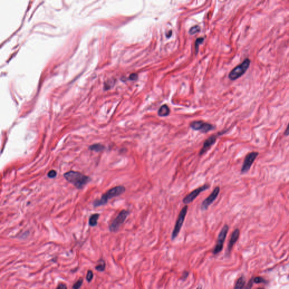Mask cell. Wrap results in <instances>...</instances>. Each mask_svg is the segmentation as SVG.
<instances>
[{"label":"cell","mask_w":289,"mask_h":289,"mask_svg":"<svg viewBox=\"0 0 289 289\" xmlns=\"http://www.w3.org/2000/svg\"><path fill=\"white\" fill-rule=\"evenodd\" d=\"M263 289V288H259V289Z\"/></svg>","instance_id":"obj_31"},{"label":"cell","mask_w":289,"mask_h":289,"mask_svg":"<svg viewBox=\"0 0 289 289\" xmlns=\"http://www.w3.org/2000/svg\"><path fill=\"white\" fill-rule=\"evenodd\" d=\"M209 188H210L209 184H205L201 187H199L198 188L192 191L190 193H189L188 195H186L185 198L183 199L182 200L183 203L185 205H188L189 203H191L198 197V195L200 194V193L208 189Z\"/></svg>","instance_id":"obj_8"},{"label":"cell","mask_w":289,"mask_h":289,"mask_svg":"<svg viewBox=\"0 0 289 289\" xmlns=\"http://www.w3.org/2000/svg\"><path fill=\"white\" fill-rule=\"evenodd\" d=\"M188 275L189 273L188 272H184V273H183V275H182V276H182V277H183L184 279H186V278L188 277Z\"/></svg>","instance_id":"obj_28"},{"label":"cell","mask_w":289,"mask_h":289,"mask_svg":"<svg viewBox=\"0 0 289 289\" xmlns=\"http://www.w3.org/2000/svg\"><path fill=\"white\" fill-rule=\"evenodd\" d=\"M240 230L238 229H235L233 231V232L232 233V234L231 235V239L229 240L228 246H227V251H228L229 253L231 252V250H232V248L234 245V244L236 243V242L238 240L239 237H240Z\"/></svg>","instance_id":"obj_12"},{"label":"cell","mask_w":289,"mask_h":289,"mask_svg":"<svg viewBox=\"0 0 289 289\" xmlns=\"http://www.w3.org/2000/svg\"><path fill=\"white\" fill-rule=\"evenodd\" d=\"M56 176H57V172L54 170L50 171L48 172V176L49 177V178H51V179L54 178Z\"/></svg>","instance_id":"obj_23"},{"label":"cell","mask_w":289,"mask_h":289,"mask_svg":"<svg viewBox=\"0 0 289 289\" xmlns=\"http://www.w3.org/2000/svg\"><path fill=\"white\" fill-rule=\"evenodd\" d=\"M203 40H204V39L202 38V37H201V38H198V39L196 40V42H195V49H196V51H198V46L201 44L202 42H203Z\"/></svg>","instance_id":"obj_20"},{"label":"cell","mask_w":289,"mask_h":289,"mask_svg":"<svg viewBox=\"0 0 289 289\" xmlns=\"http://www.w3.org/2000/svg\"><path fill=\"white\" fill-rule=\"evenodd\" d=\"M137 78H138V75L137 74H132L130 76V79L131 80H136Z\"/></svg>","instance_id":"obj_25"},{"label":"cell","mask_w":289,"mask_h":289,"mask_svg":"<svg viewBox=\"0 0 289 289\" xmlns=\"http://www.w3.org/2000/svg\"><path fill=\"white\" fill-rule=\"evenodd\" d=\"M89 149L91 151H94L96 152H100L104 149V146L101 143H96L89 146Z\"/></svg>","instance_id":"obj_15"},{"label":"cell","mask_w":289,"mask_h":289,"mask_svg":"<svg viewBox=\"0 0 289 289\" xmlns=\"http://www.w3.org/2000/svg\"><path fill=\"white\" fill-rule=\"evenodd\" d=\"M217 140V136L216 135H213L210 137L207 140H206L203 144V146L202 147L201 150H200L199 152V155H202L204 154L207 152L208 150L210 149L215 143L216 142Z\"/></svg>","instance_id":"obj_11"},{"label":"cell","mask_w":289,"mask_h":289,"mask_svg":"<svg viewBox=\"0 0 289 289\" xmlns=\"http://www.w3.org/2000/svg\"><path fill=\"white\" fill-rule=\"evenodd\" d=\"M96 269L98 271H100V272L104 271V269H105V262H104V261L103 260H100L98 264L96 266Z\"/></svg>","instance_id":"obj_17"},{"label":"cell","mask_w":289,"mask_h":289,"mask_svg":"<svg viewBox=\"0 0 289 289\" xmlns=\"http://www.w3.org/2000/svg\"><path fill=\"white\" fill-rule=\"evenodd\" d=\"M188 206H185L181 209V210L180 214H179L177 220L176 222V224L174 229H173V231L172 232V240H174L179 235L180 230H181V229L182 227L183 223H184V220H185V217H186V215L187 212H188Z\"/></svg>","instance_id":"obj_4"},{"label":"cell","mask_w":289,"mask_h":289,"mask_svg":"<svg viewBox=\"0 0 289 289\" xmlns=\"http://www.w3.org/2000/svg\"><path fill=\"white\" fill-rule=\"evenodd\" d=\"M93 272L91 270H89L87 273V279L88 281V282H90L91 281V279L93 278Z\"/></svg>","instance_id":"obj_22"},{"label":"cell","mask_w":289,"mask_h":289,"mask_svg":"<svg viewBox=\"0 0 289 289\" xmlns=\"http://www.w3.org/2000/svg\"><path fill=\"white\" fill-rule=\"evenodd\" d=\"M196 289H202V287L201 286H199Z\"/></svg>","instance_id":"obj_30"},{"label":"cell","mask_w":289,"mask_h":289,"mask_svg":"<svg viewBox=\"0 0 289 289\" xmlns=\"http://www.w3.org/2000/svg\"><path fill=\"white\" fill-rule=\"evenodd\" d=\"M244 284H245V278L244 276H241L237 280L234 289H243Z\"/></svg>","instance_id":"obj_14"},{"label":"cell","mask_w":289,"mask_h":289,"mask_svg":"<svg viewBox=\"0 0 289 289\" xmlns=\"http://www.w3.org/2000/svg\"><path fill=\"white\" fill-rule=\"evenodd\" d=\"M171 35H172V31H169L168 34H167V33H166V36H167V37L168 38V37H170Z\"/></svg>","instance_id":"obj_29"},{"label":"cell","mask_w":289,"mask_h":289,"mask_svg":"<svg viewBox=\"0 0 289 289\" xmlns=\"http://www.w3.org/2000/svg\"><path fill=\"white\" fill-rule=\"evenodd\" d=\"M200 30H201V29H200L199 27L198 26H195L193 27L190 29L189 33L190 35H194L195 33L199 32Z\"/></svg>","instance_id":"obj_18"},{"label":"cell","mask_w":289,"mask_h":289,"mask_svg":"<svg viewBox=\"0 0 289 289\" xmlns=\"http://www.w3.org/2000/svg\"><path fill=\"white\" fill-rule=\"evenodd\" d=\"M64 177L67 181L71 182L78 189L83 188L90 181V178L87 176L75 171L66 172Z\"/></svg>","instance_id":"obj_1"},{"label":"cell","mask_w":289,"mask_h":289,"mask_svg":"<svg viewBox=\"0 0 289 289\" xmlns=\"http://www.w3.org/2000/svg\"><path fill=\"white\" fill-rule=\"evenodd\" d=\"M228 231H229V227L227 225H225L218 236L216 244L212 251L213 254L216 255L218 253H220L223 250L224 242L227 236Z\"/></svg>","instance_id":"obj_5"},{"label":"cell","mask_w":289,"mask_h":289,"mask_svg":"<svg viewBox=\"0 0 289 289\" xmlns=\"http://www.w3.org/2000/svg\"><path fill=\"white\" fill-rule=\"evenodd\" d=\"M285 135L286 136H289V124H288V125H287V127L286 128V130H285Z\"/></svg>","instance_id":"obj_27"},{"label":"cell","mask_w":289,"mask_h":289,"mask_svg":"<svg viewBox=\"0 0 289 289\" xmlns=\"http://www.w3.org/2000/svg\"><path fill=\"white\" fill-rule=\"evenodd\" d=\"M125 191V188L123 186H117L111 189L105 194L102 195L100 199L95 201L93 203L94 207H98L106 204L108 201L111 198L116 197L122 194Z\"/></svg>","instance_id":"obj_2"},{"label":"cell","mask_w":289,"mask_h":289,"mask_svg":"<svg viewBox=\"0 0 289 289\" xmlns=\"http://www.w3.org/2000/svg\"><path fill=\"white\" fill-rule=\"evenodd\" d=\"M169 113H170V110H169V107L166 104H164L160 107L158 114L160 117H164L168 116L169 114Z\"/></svg>","instance_id":"obj_13"},{"label":"cell","mask_w":289,"mask_h":289,"mask_svg":"<svg viewBox=\"0 0 289 289\" xmlns=\"http://www.w3.org/2000/svg\"><path fill=\"white\" fill-rule=\"evenodd\" d=\"M220 187L217 186L213 190L211 194L208 196V197L206 198L203 201L201 205V209L202 210H206L208 207L216 200L218 197V195L220 193Z\"/></svg>","instance_id":"obj_10"},{"label":"cell","mask_w":289,"mask_h":289,"mask_svg":"<svg viewBox=\"0 0 289 289\" xmlns=\"http://www.w3.org/2000/svg\"><path fill=\"white\" fill-rule=\"evenodd\" d=\"M129 214L130 212L127 210H124L121 211L110 225L109 229L111 232H117L119 229L120 226L123 224Z\"/></svg>","instance_id":"obj_6"},{"label":"cell","mask_w":289,"mask_h":289,"mask_svg":"<svg viewBox=\"0 0 289 289\" xmlns=\"http://www.w3.org/2000/svg\"><path fill=\"white\" fill-rule=\"evenodd\" d=\"M253 282L255 283H265L266 281L261 277H257L253 279Z\"/></svg>","instance_id":"obj_21"},{"label":"cell","mask_w":289,"mask_h":289,"mask_svg":"<svg viewBox=\"0 0 289 289\" xmlns=\"http://www.w3.org/2000/svg\"><path fill=\"white\" fill-rule=\"evenodd\" d=\"M100 217V215L98 214H96L91 215L89 219V223L91 227H95L97 224L98 219Z\"/></svg>","instance_id":"obj_16"},{"label":"cell","mask_w":289,"mask_h":289,"mask_svg":"<svg viewBox=\"0 0 289 289\" xmlns=\"http://www.w3.org/2000/svg\"><path fill=\"white\" fill-rule=\"evenodd\" d=\"M253 279H251L249 281V283H248V284L247 285V286H246L244 287V289H251L252 286L253 285Z\"/></svg>","instance_id":"obj_24"},{"label":"cell","mask_w":289,"mask_h":289,"mask_svg":"<svg viewBox=\"0 0 289 289\" xmlns=\"http://www.w3.org/2000/svg\"><path fill=\"white\" fill-rule=\"evenodd\" d=\"M190 127L193 130L201 131L202 133H207L214 129V126L211 124L205 123L202 121H194L190 124Z\"/></svg>","instance_id":"obj_7"},{"label":"cell","mask_w":289,"mask_h":289,"mask_svg":"<svg viewBox=\"0 0 289 289\" xmlns=\"http://www.w3.org/2000/svg\"><path fill=\"white\" fill-rule=\"evenodd\" d=\"M56 289H67V286L65 284H59L58 286H57Z\"/></svg>","instance_id":"obj_26"},{"label":"cell","mask_w":289,"mask_h":289,"mask_svg":"<svg viewBox=\"0 0 289 289\" xmlns=\"http://www.w3.org/2000/svg\"><path fill=\"white\" fill-rule=\"evenodd\" d=\"M258 155H259V153L255 152V151L251 152V153H249V154H247L244 159V164L241 169V172L242 173H244L249 171L253 163L254 162L255 160L257 158Z\"/></svg>","instance_id":"obj_9"},{"label":"cell","mask_w":289,"mask_h":289,"mask_svg":"<svg viewBox=\"0 0 289 289\" xmlns=\"http://www.w3.org/2000/svg\"><path fill=\"white\" fill-rule=\"evenodd\" d=\"M250 63L251 61L250 59H245L242 63L236 66L231 71L228 76L229 78L231 80L234 81L240 78L247 71V70L250 67Z\"/></svg>","instance_id":"obj_3"},{"label":"cell","mask_w":289,"mask_h":289,"mask_svg":"<svg viewBox=\"0 0 289 289\" xmlns=\"http://www.w3.org/2000/svg\"><path fill=\"white\" fill-rule=\"evenodd\" d=\"M83 282V278H80V279H79L78 281L74 285V286H73V289H79V288L81 287V285H82Z\"/></svg>","instance_id":"obj_19"}]
</instances>
